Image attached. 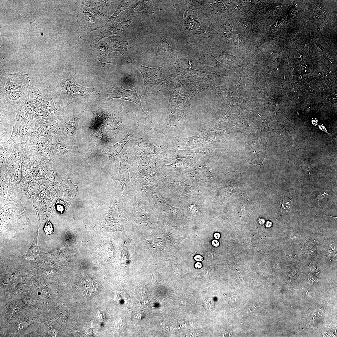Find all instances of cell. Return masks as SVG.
<instances>
[{
    "mask_svg": "<svg viewBox=\"0 0 337 337\" xmlns=\"http://www.w3.org/2000/svg\"><path fill=\"white\" fill-rule=\"evenodd\" d=\"M53 90L69 105L76 102L88 107L98 105L103 99L105 100L104 90L80 85L69 70L63 72L57 86Z\"/></svg>",
    "mask_w": 337,
    "mask_h": 337,
    "instance_id": "1",
    "label": "cell"
},
{
    "mask_svg": "<svg viewBox=\"0 0 337 337\" xmlns=\"http://www.w3.org/2000/svg\"><path fill=\"white\" fill-rule=\"evenodd\" d=\"M90 120L87 129L96 145L104 146L117 134L120 123L119 113L98 105L88 107Z\"/></svg>",
    "mask_w": 337,
    "mask_h": 337,
    "instance_id": "2",
    "label": "cell"
},
{
    "mask_svg": "<svg viewBox=\"0 0 337 337\" xmlns=\"http://www.w3.org/2000/svg\"><path fill=\"white\" fill-rule=\"evenodd\" d=\"M28 75L23 72L6 73L2 65L0 69V96L17 105L28 95L31 85Z\"/></svg>",
    "mask_w": 337,
    "mask_h": 337,
    "instance_id": "3",
    "label": "cell"
},
{
    "mask_svg": "<svg viewBox=\"0 0 337 337\" xmlns=\"http://www.w3.org/2000/svg\"><path fill=\"white\" fill-rule=\"evenodd\" d=\"M38 91L42 106L49 113L53 119L62 120L69 105L53 89L48 90L42 86L38 85Z\"/></svg>",
    "mask_w": 337,
    "mask_h": 337,
    "instance_id": "4",
    "label": "cell"
},
{
    "mask_svg": "<svg viewBox=\"0 0 337 337\" xmlns=\"http://www.w3.org/2000/svg\"><path fill=\"white\" fill-rule=\"evenodd\" d=\"M35 130L32 116L18 109L17 116L12 125V133L8 140L13 144L26 143Z\"/></svg>",
    "mask_w": 337,
    "mask_h": 337,
    "instance_id": "5",
    "label": "cell"
},
{
    "mask_svg": "<svg viewBox=\"0 0 337 337\" xmlns=\"http://www.w3.org/2000/svg\"><path fill=\"white\" fill-rule=\"evenodd\" d=\"M26 143L30 155L37 156L48 161L54 158L52 139L39 135L35 129L32 132Z\"/></svg>",
    "mask_w": 337,
    "mask_h": 337,
    "instance_id": "6",
    "label": "cell"
},
{
    "mask_svg": "<svg viewBox=\"0 0 337 337\" xmlns=\"http://www.w3.org/2000/svg\"><path fill=\"white\" fill-rule=\"evenodd\" d=\"M132 63L141 72L144 78V84L147 86L157 85L171 76L168 67L165 66L158 67H150L143 66L133 58L128 61Z\"/></svg>",
    "mask_w": 337,
    "mask_h": 337,
    "instance_id": "7",
    "label": "cell"
},
{
    "mask_svg": "<svg viewBox=\"0 0 337 337\" xmlns=\"http://www.w3.org/2000/svg\"><path fill=\"white\" fill-rule=\"evenodd\" d=\"M192 64L189 59H180L176 62L173 71L174 73L184 77L190 82L211 79L210 73L193 69L192 68Z\"/></svg>",
    "mask_w": 337,
    "mask_h": 337,
    "instance_id": "8",
    "label": "cell"
},
{
    "mask_svg": "<svg viewBox=\"0 0 337 337\" xmlns=\"http://www.w3.org/2000/svg\"><path fill=\"white\" fill-rule=\"evenodd\" d=\"M169 110L172 117L179 121H182L190 111L191 108L189 100L185 94H177L169 92Z\"/></svg>",
    "mask_w": 337,
    "mask_h": 337,
    "instance_id": "9",
    "label": "cell"
},
{
    "mask_svg": "<svg viewBox=\"0 0 337 337\" xmlns=\"http://www.w3.org/2000/svg\"><path fill=\"white\" fill-rule=\"evenodd\" d=\"M129 19V15L125 16L122 14L111 19H109L107 23L105 29L100 33L92 41L95 43H97L101 39L120 33L127 28L132 22Z\"/></svg>",
    "mask_w": 337,
    "mask_h": 337,
    "instance_id": "10",
    "label": "cell"
},
{
    "mask_svg": "<svg viewBox=\"0 0 337 337\" xmlns=\"http://www.w3.org/2000/svg\"><path fill=\"white\" fill-rule=\"evenodd\" d=\"M124 83H123L120 87H113L112 91L105 93V100L108 101L111 99L118 98L133 102L137 104L143 112L145 114L143 110L140 101L141 97L144 94L140 89L137 87H134L129 90L124 89L122 86Z\"/></svg>",
    "mask_w": 337,
    "mask_h": 337,
    "instance_id": "11",
    "label": "cell"
},
{
    "mask_svg": "<svg viewBox=\"0 0 337 337\" xmlns=\"http://www.w3.org/2000/svg\"><path fill=\"white\" fill-rule=\"evenodd\" d=\"M77 22L80 28L87 33L103 27L105 24L91 12L76 8Z\"/></svg>",
    "mask_w": 337,
    "mask_h": 337,
    "instance_id": "12",
    "label": "cell"
},
{
    "mask_svg": "<svg viewBox=\"0 0 337 337\" xmlns=\"http://www.w3.org/2000/svg\"><path fill=\"white\" fill-rule=\"evenodd\" d=\"M74 141L67 138L62 134L52 138V151L54 158L74 154L76 151Z\"/></svg>",
    "mask_w": 337,
    "mask_h": 337,
    "instance_id": "13",
    "label": "cell"
},
{
    "mask_svg": "<svg viewBox=\"0 0 337 337\" xmlns=\"http://www.w3.org/2000/svg\"><path fill=\"white\" fill-rule=\"evenodd\" d=\"M18 111L16 105L10 102L5 97L0 96V128L12 126Z\"/></svg>",
    "mask_w": 337,
    "mask_h": 337,
    "instance_id": "14",
    "label": "cell"
},
{
    "mask_svg": "<svg viewBox=\"0 0 337 337\" xmlns=\"http://www.w3.org/2000/svg\"><path fill=\"white\" fill-rule=\"evenodd\" d=\"M245 158L249 164L263 165L266 156L259 139L253 140L248 142L245 146Z\"/></svg>",
    "mask_w": 337,
    "mask_h": 337,
    "instance_id": "15",
    "label": "cell"
},
{
    "mask_svg": "<svg viewBox=\"0 0 337 337\" xmlns=\"http://www.w3.org/2000/svg\"><path fill=\"white\" fill-rule=\"evenodd\" d=\"M61 125L60 120L52 119L35 124V129L39 135L52 139L57 135L61 134Z\"/></svg>",
    "mask_w": 337,
    "mask_h": 337,
    "instance_id": "16",
    "label": "cell"
},
{
    "mask_svg": "<svg viewBox=\"0 0 337 337\" xmlns=\"http://www.w3.org/2000/svg\"><path fill=\"white\" fill-rule=\"evenodd\" d=\"M89 43L91 49L97 54L98 60L101 63L102 68L105 67L106 64L111 63L112 59L110 55L111 52L106 42L101 40L97 43H95L92 41H90Z\"/></svg>",
    "mask_w": 337,
    "mask_h": 337,
    "instance_id": "17",
    "label": "cell"
},
{
    "mask_svg": "<svg viewBox=\"0 0 337 337\" xmlns=\"http://www.w3.org/2000/svg\"><path fill=\"white\" fill-rule=\"evenodd\" d=\"M212 86L211 79L188 82L185 95L190 100L201 92L211 90Z\"/></svg>",
    "mask_w": 337,
    "mask_h": 337,
    "instance_id": "18",
    "label": "cell"
},
{
    "mask_svg": "<svg viewBox=\"0 0 337 337\" xmlns=\"http://www.w3.org/2000/svg\"><path fill=\"white\" fill-rule=\"evenodd\" d=\"M84 111L74 115L68 122L61 123V134L67 138L74 140L79 122Z\"/></svg>",
    "mask_w": 337,
    "mask_h": 337,
    "instance_id": "19",
    "label": "cell"
},
{
    "mask_svg": "<svg viewBox=\"0 0 337 337\" xmlns=\"http://www.w3.org/2000/svg\"><path fill=\"white\" fill-rule=\"evenodd\" d=\"M154 0L133 1L127 10L129 14L136 12L151 13L153 11Z\"/></svg>",
    "mask_w": 337,
    "mask_h": 337,
    "instance_id": "20",
    "label": "cell"
},
{
    "mask_svg": "<svg viewBox=\"0 0 337 337\" xmlns=\"http://www.w3.org/2000/svg\"><path fill=\"white\" fill-rule=\"evenodd\" d=\"M111 52L118 51L123 55L127 50L128 42L124 41L120 36L113 35L105 39Z\"/></svg>",
    "mask_w": 337,
    "mask_h": 337,
    "instance_id": "21",
    "label": "cell"
},
{
    "mask_svg": "<svg viewBox=\"0 0 337 337\" xmlns=\"http://www.w3.org/2000/svg\"><path fill=\"white\" fill-rule=\"evenodd\" d=\"M29 155H30L26 142L16 143L12 146V151L9 158L15 160Z\"/></svg>",
    "mask_w": 337,
    "mask_h": 337,
    "instance_id": "22",
    "label": "cell"
},
{
    "mask_svg": "<svg viewBox=\"0 0 337 337\" xmlns=\"http://www.w3.org/2000/svg\"><path fill=\"white\" fill-rule=\"evenodd\" d=\"M130 139L129 135L128 134L119 142L109 148H107L105 150V154L113 157H117L125 146Z\"/></svg>",
    "mask_w": 337,
    "mask_h": 337,
    "instance_id": "23",
    "label": "cell"
},
{
    "mask_svg": "<svg viewBox=\"0 0 337 337\" xmlns=\"http://www.w3.org/2000/svg\"><path fill=\"white\" fill-rule=\"evenodd\" d=\"M35 124L53 119L49 113L42 106L38 108L32 115Z\"/></svg>",
    "mask_w": 337,
    "mask_h": 337,
    "instance_id": "24",
    "label": "cell"
},
{
    "mask_svg": "<svg viewBox=\"0 0 337 337\" xmlns=\"http://www.w3.org/2000/svg\"><path fill=\"white\" fill-rule=\"evenodd\" d=\"M14 144L8 140L0 142V156L2 159L5 160L11 155Z\"/></svg>",
    "mask_w": 337,
    "mask_h": 337,
    "instance_id": "25",
    "label": "cell"
},
{
    "mask_svg": "<svg viewBox=\"0 0 337 337\" xmlns=\"http://www.w3.org/2000/svg\"><path fill=\"white\" fill-rule=\"evenodd\" d=\"M293 201L289 198L283 199L280 202V212L283 213H288L290 211L294 205Z\"/></svg>",
    "mask_w": 337,
    "mask_h": 337,
    "instance_id": "26",
    "label": "cell"
},
{
    "mask_svg": "<svg viewBox=\"0 0 337 337\" xmlns=\"http://www.w3.org/2000/svg\"><path fill=\"white\" fill-rule=\"evenodd\" d=\"M133 1L123 0L119 1V4L115 12L109 19L117 17L121 12L125 10L131 4Z\"/></svg>",
    "mask_w": 337,
    "mask_h": 337,
    "instance_id": "27",
    "label": "cell"
},
{
    "mask_svg": "<svg viewBox=\"0 0 337 337\" xmlns=\"http://www.w3.org/2000/svg\"><path fill=\"white\" fill-rule=\"evenodd\" d=\"M44 231L47 235L52 234L54 232V228L52 224L49 220H48L44 228Z\"/></svg>",
    "mask_w": 337,
    "mask_h": 337,
    "instance_id": "28",
    "label": "cell"
},
{
    "mask_svg": "<svg viewBox=\"0 0 337 337\" xmlns=\"http://www.w3.org/2000/svg\"><path fill=\"white\" fill-rule=\"evenodd\" d=\"M319 279L316 277L310 274L308 277V283L310 284H314L319 281Z\"/></svg>",
    "mask_w": 337,
    "mask_h": 337,
    "instance_id": "29",
    "label": "cell"
},
{
    "mask_svg": "<svg viewBox=\"0 0 337 337\" xmlns=\"http://www.w3.org/2000/svg\"><path fill=\"white\" fill-rule=\"evenodd\" d=\"M105 315L104 313L102 312H99L97 315L98 319L101 320H104L105 319Z\"/></svg>",
    "mask_w": 337,
    "mask_h": 337,
    "instance_id": "30",
    "label": "cell"
},
{
    "mask_svg": "<svg viewBox=\"0 0 337 337\" xmlns=\"http://www.w3.org/2000/svg\"><path fill=\"white\" fill-rule=\"evenodd\" d=\"M194 259L197 261H203V258L201 256L198 255L194 257Z\"/></svg>",
    "mask_w": 337,
    "mask_h": 337,
    "instance_id": "31",
    "label": "cell"
},
{
    "mask_svg": "<svg viewBox=\"0 0 337 337\" xmlns=\"http://www.w3.org/2000/svg\"><path fill=\"white\" fill-rule=\"evenodd\" d=\"M56 207L57 209L59 212H62L64 211V208L61 205H58Z\"/></svg>",
    "mask_w": 337,
    "mask_h": 337,
    "instance_id": "32",
    "label": "cell"
},
{
    "mask_svg": "<svg viewBox=\"0 0 337 337\" xmlns=\"http://www.w3.org/2000/svg\"><path fill=\"white\" fill-rule=\"evenodd\" d=\"M212 244L214 247H217L219 246V242L216 240H214L212 241Z\"/></svg>",
    "mask_w": 337,
    "mask_h": 337,
    "instance_id": "33",
    "label": "cell"
},
{
    "mask_svg": "<svg viewBox=\"0 0 337 337\" xmlns=\"http://www.w3.org/2000/svg\"><path fill=\"white\" fill-rule=\"evenodd\" d=\"M195 267L197 269L201 268L202 267V264L198 261L195 264Z\"/></svg>",
    "mask_w": 337,
    "mask_h": 337,
    "instance_id": "34",
    "label": "cell"
},
{
    "mask_svg": "<svg viewBox=\"0 0 337 337\" xmlns=\"http://www.w3.org/2000/svg\"><path fill=\"white\" fill-rule=\"evenodd\" d=\"M214 237L216 239H218L220 238V234L218 233H215L214 234Z\"/></svg>",
    "mask_w": 337,
    "mask_h": 337,
    "instance_id": "35",
    "label": "cell"
},
{
    "mask_svg": "<svg viewBox=\"0 0 337 337\" xmlns=\"http://www.w3.org/2000/svg\"><path fill=\"white\" fill-rule=\"evenodd\" d=\"M266 227H271L272 224L271 222L268 221L266 222Z\"/></svg>",
    "mask_w": 337,
    "mask_h": 337,
    "instance_id": "36",
    "label": "cell"
}]
</instances>
